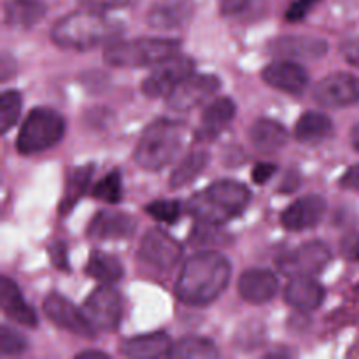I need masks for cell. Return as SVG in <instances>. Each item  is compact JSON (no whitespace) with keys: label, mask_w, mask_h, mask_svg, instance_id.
I'll return each instance as SVG.
<instances>
[{"label":"cell","mask_w":359,"mask_h":359,"mask_svg":"<svg viewBox=\"0 0 359 359\" xmlns=\"http://www.w3.org/2000/svg\"><path fill=\"white\" fill-rule=\"evenodd\" d=\"M221 90V81L212 74H191L167 97V107L186 112L198 107Z\"/></svg>","instance_id":"30bf717a"},{"label":"cell","mask_w":359,"mask_h":359,"mask_svg":"<svg viewBox=\"0 0 359 359\" xmlns=\"http://www.w3.org/2000/svg\"><path fill=\"white\" fill-rule=\"evenodd\" d=\"M326 212V200L321 195H305L294 200L280 214V223L286 230L302 231L318 226Z\"/></svg>","instance_id":"9a60e30c"},{"label":"cell","mask_w":359,"mask_h":359,"mask_svg":"<svg viewBox=\"0 0 359 359\" xmlns=\"http://www.w3.org/2000/svg\"><path fill=\"white\" fill-rule=\"evenodd\" d=\"M21 105H23V102H21L20 91H4L2 97H0V132L7 133L16 125L21 114Z\"/></svg>","instance_id":"1f68e13d"},{"label":"cell","mask_w":359,"mask_h":359,"mask_svg":"<svg viewBox=\"0 0 359 359\" xmlns=\"http://www.w3.org/2000/svg\"><path fill=\"white\" fill-rule=\"evenodd\" d=\"M340 186L346 189H353V191H359V163L353 165L344 172L340 177Z\"/></svg>","instance_id":"7bdbcfd3"},{"label":"cell","mask_w":359,"mask_h":359,"mask_svg":"<svg viewBox=\"0 0 359 359\" xmlns=\"http://www.w3.org/2000/svg\"><path fill=\"white\" fill-rule=\"evenodd\" d=\"M49 258H51L53 266H56L58 270H63V272H69V258H67V245L65 242H53L48 249Z\"/></svg>","instance_id":"8d00e7d4"},{"label":"cell","mask_w":359,"mask_h":359,"mask_svg":"<svg viewBox=\"0 0 359 359\" xmlns=\"http://www.w3.org/2000/svg\"><path fill=\"white\" fill-rule=\"evenodd\" d=\"M342 55L351 65L359 67V37L349 39L342 44Z\"/></svg>","instance_id":"b9f144b4"},{"label":"cell","mask_w":359,"mask_h":359,"mask_svg":"<svg viewBox=\"0 0 359 359\" xmlns=\"http://www.w3.org/2000/svg\"><path fill=\"white\" fill-rule=\"evenodd\" d=\"M251 202L248 186L237 181H216L188 200V212L198 221L224 224L241 216Z\"/></svg>","instance_id":"3957f363"},{"label":"cell","mask_w":359,"mask_h":359,"mask_svg":"<svg viewBox=\"0 0 359 359\" xmlns=\"http://www.w3.org/2000/svg\"><path fill=\"white\" fill-rule=\"evenodd\" d=\"M195 70L193 58L184 55H174L158 63L156 69L142 81L140 90L147 98H167L182 81Z\"/></svg>","instance_id":"ba28073f"},{"label":"cell","mask_w":359,"mask_h":359,"mask_svg":"<svg viewBox=\"0 0 359 359\" xmlns=\"http://www.w3.org/2000/svg\"><path fill=\"white\" fill-rule=\"evenodd\" d=\"M251 6V0H219V13L223 16H238Z\"/></svg>","instance_id":"ab89813d"},{"label":"cell","mask_w":359,"mask_h":359,"mask_svg":"<svg viewBox=\"0 0 359 359\" xmlns=\"http://www.w3.org/2000/svg\"><path fill=\"white\" fill-rule=\"evenodd\" d=\"M172 344L165 332L147 333V335H137L128 340H123L119 346V353L126 358H160L168 356Z\"/></svg>","instance_id":"cb8c5ba5"},{"label":"cell","mask_w":359,"mask_h":359,"mask_svg":"<svg viewBox=\"0 0 359 359\" xmlns=\"http://www.w3.org/2000/svg\"><path fill=\"white\" fill-rule=\"evenodd\" d=\"M340 249H342V255L346 258L353 259V262H359V231L346 235L342 244H340Z\"/></svg>","instance_id":"60d3db41"},{"label":"cell","mask_w":359,"mask_h":359,"mask_svg":"<svg viewBox=\"0 0 359 359\" xmlns=\"http://www.w3.org/2000/svg\"><path fill=\"white\" fill-rule=\"evenodd\" d=\"M121 34L123 25L119 21L104 16L98 11H76L56 21L51 39L63 49L88 51L112 42Z\"/></svg>","instance_id":"7a4b0ae2"},{"label":"cell","mask_w":359,"mask_h":359,"mask_svg":"<svg viewBox=\"0 0 359 359\" xmlns=\"http://www.w3.org/2000/svg\"><path fill=\"white\" fill-rule=\"evenodd\" d=\"M2 63V81H7V69H9V65H13V60H11V56L7 53H4Z\"/></svg>","instance_id":"bcb514c9"},{"label":"cell","mask_w":359,"mask_h":359,"mask_svg":"<svg viewBox=\"0 0 359 359\" xmlns=\"http://www.w3.org/2000/svg\"><path fill=\"white\" fill-rule=\"evenodd\" d=\"M279 291L276 273L265 269H249L238 279V293L249 304H266Z\"/></svg>","instance_id":"ac0fdd59"},{"label":"cell","mask_w":359,"mask_h":359,"mask_svg":"<svg viewBox=\"0 0 359 359\" xmlns=\"http://www.w3.org/2000/svg\"><path fill=\"white\" fill-rule=\"evenodd\" d=\"M191 14V4L186 0H165L147 13V25L156 30H174L184 27Z\"/></svg>","instance_id":"7402d4cb"},{"label":"cell","mask_w":359,"mask_h":359,"mask_svg":"<svg viewBox=\"0 0 359 359\" xmlns=\"http://www.w3.org/2000/svg\"><path fill=\"white\" fill-rule=\"evenodd\" d=\"M333 132L332 119L318 111H309L300 116L294 126V139L304 144H316L328 139Z\"/></svg>","instance_id":"484cf974"},{"label":"cell","mask_w":359,"mask_h":359,"mask_svg":"<svg viewBox=\"0 0 359 359\" xmlns=\"http://www.w3.org/2000/svg\"><path fill=\"white\" fill-rule=\"evenodd\" d=\"M91 195L97 200H102L105 203H119L123 198V181H121V172L112 170L105 174L97 184L93 186Z\"/></svg>","instance_id":"4dcf8cb0"},{"label":"cell","mask_w":359,"mask_h":359,"mask_svg":"<svg viewBox=\"0 0 359 359\" xmlns=\"http://www.w3.org/2000/svg\"><path fill=\"white\" fill-rule=\"evenodd\" d=\"M209 161L210 156L207 151H193V153H189L188 156L182 158L181 163L172 170L170 181H168L170 188L179 189L182 188V186L191 184V182L205 170Z\"/></svg>","instance_id":"83f0119b"},{"label":"cell","mask_w":359,"mask_h":359,"mask_svg":"<svg viewBox=\"0 0 359 359\" xmlns=\"http://www.w3.org/2000/svg\"><path fill=\"white\" fill-rule=\"evenodd\" d=\"M181 39L170 37H139L132 41L114 42L104 53L107 65L118 69H140L158 65L181 49Z\"/></svg>","instance_id":"5b68a950"},{"label":"cell","mask_w":359,"mask_h":359,"mask_svg":"<svg viewBox=\"0 0 359 359\" xmlns=\"http://www.w3.org/2000/svg\"><path fill=\"white\" fill-rule=\"evenodd\" d=\"M219 351L216 349L214 342L202 339V337H186L172 344L168 351V358H217Z\"/></svg>","instance_id":"f546056e"},{"label":"cell","mask_w":359,"mask_h":359,"mask_svg":"<svg viewBox=\"0 0 359 359\" xmlns=\"http://www.w3.org/2000/svg\"><path fill=\"white\" fill-rule=\"evenodd\" d=\"M249 140L262 154H273L287 142V132L279 121L262 118L249 128Z\"/></svg>","instance_id":"603a6c76"},{"label":"cell","mask_w":359,"mask_h":359,"mask_svg":"<svg viewBox=\"0 0 359 359\" xmlns=\"http://www.w3.org/2000/svg\"><path fill=\"white\" fill-rule=\"evenodd\" d=\"M237 114V105L231 98L219 97L210 102L202 112V123L196 130V139L209 142L219 137V133L231 123Z\"/></svg>","instance_id":"d6986e66"},{"label":"cell","mask_w":359,"mask_h":359,"mask_svg":"<svg viewBox=\"0 0 359 359\" xmlns=\"http://www.w3.org/2000/svg\"><path fill=\"white\" fill-rule=\"evenodd\" d=\"M266 339V333L263 325L259 323L251 321L245 323L244 326H241V330H237L235 333V347L242 351H252L258 349L263 346Z\"/></svg>","instance_id":"d6a6232c"},{"label":"cell","mask_w":359,"mask_h":359,"mask_svg":"<svg viewBox=\"0 0 359 359\" xmlns=\"http://www.w3.org/2000/svg\"><path fill=\"white\" fill-rule=\"evenodd\" d=\"M272 56L290 60H319L328 53V42L319 37L305 35H283L276 37L266 46Z\"/></svg>","instance_id":"5bb4252c"},{"label":"cell","mask_w":359,"mask_h":359,"mask_svg":"<svg viewBox=\"0 0 359 359\" xmlns=\"http://www.w3.org/2000/svg\"><path fill=\"white\" fill-rule=\"evenodd\" d=\"M83 312L97 332H112L123 318V298L114 287L98 286L84 300Z\"/></svg>","instance_id":"9c48e42d"},{"label":"cell","mask_w":359,"mask_h":359,"mask_svg":"<svg viewBox=\"0 0 359 359\" xmlns=\"http://www.w3.org/2000/svg\"><path fill=\"white\" fill-rule=\"evenodd\" d=\"M65 135V121L55 109L35 107L28 112L16 139L20 154H35L56 146Z\"/></svg>","instance_id":"8992f818"},{"label":"cell","mask_w":359,"mask_h":359,"mask_svg":"<svg viewBox=\"0 0 359 359\" xmlns=\"http://www.w3.org/2000/svg\"><path fill=\"white\" fill-rule=\"evenodd\" d=\"M182 251L184 249L174 237L165 233L160 228H153V230H147V233L140 241L139 258L146 265L167 272L177 265L179 259L182 258Z\"/></svg>","instance_id":"8fae6325"},{"label":"cell","mask_w":359,"mask_h":359,"mask_svg":"<svg viewBox=\"0 0 359 359\" xmlns=\"http://www.w3.org/2000/svg\"><path fill=\"white\" fill-rule=\"evenodd\" d=\"M42 0H7L4 4V23L13 28H32L46 16Z\"/></svg>","instance_id":"d4e9b609"},{"label":"cell","mask_w":359,"mask_h":359,"mask_svg":"<svg viewBox=\"0 0 359 359\" xmlns=\"http://www.w3.org/2000/svg\"><path fill=\"white\" fill-rule=\"evenodd\" d=\"M146 212L153 219L174 224L182 214V202H179V200H156V202L147 203Z\"/></svg>","instance_id":"836d02e7"},{"label":"cell","mask_w":359,"mask_h":359,"mask_svg":"<svg viewBox=\"0 0 359 359\" xmlns=\"http://www.w3.org/2000/svg\"><path fill=\"white\" fill-rule=\"evenodd\" d=\"M330 259H332V251L328 245L321 241H312L279 256L277 266L290 279L291 277H314L328 266Z\"/></svg>","instance_id":"52a82bcc"},{"label":"cell","mask_w":359,"mask_h":359,"mask_svg":"<svg viewBox=\"0 0 359 359\" xmlns=\"http://www.w3.org/2000/svg\"><path fill=\"white\" fill-rule=\"evenodd\" d=\"M93 165H83V167H76L69 172L65 189H63V196L60 200V214L62 216L70 212L76 207V203L83 198L84 193L88 191L91 177H93Z\"/></svg>","instance_id":"4316f807"},{"label":"cell","mask_w":359,"mask_h":359,"mask_svg":"<svg viewBox=\"0 0 359 359\" xmlns=\"http://www.w3.org/2000/svg\"><path fill=\"white\" fill-rule=\"evenodd\" d=\"M351 140H353V146L359 151V125L354 126L353 133H351Z\"/></svg>","instance_id":"7dc6e473"},{"label":"cell","mask_w":359,"mask_h":359,"mask_svg":"<svg viewBox=\"0 0 359 359\" xmlns=\"http://www.w3.org/2000/svg\"><path fill=\"white\" fill-rule=\"evenodd\" d=\"M325 294V287L312 277H291L284 290V300L297 311L311 312L323 304Z\"/></svg>","instance_id":"44dd1931"},{"label":"cell","mask_w":359,"mask_h":359,"mask_svg":"<svg viewBox=\"0 0 359 359\" xmlns=\"http://www.w3.org/2000/svg\"><path fill=\"white\" fill-rule=\"evenodd\" d=\"M221 224H210L200 221L195 228H193L191 235H189V241L195 242L200 245H216L223 244L226 241V235H223L219 231Z\"/></svg>","instance_id":"e575fe53"},{"label":"cell","mask_w":359,"mask_h":359,"mask_svg":"<svg viewBox=\"0 0 359 359\" xmlns=\"http://www.w3.org/2000/svg\"><path fill=\"white\" fill-rule=\"evenodd\" d=\"M28 349V342L23 335L13 332L7 326L0 328V354L2 356H18Z\"/></svg>","instance_id":"d590c367"},{"label":"cell","mask_w":359,"mask_h":359,"mask_svg":"<svg viewBox=\"0 0 359 359\" xmlns=\"http://www.w3.org/2000/svg\"><path fill=\"white\" fill-rule=\"evenodd\" d=\"M184 132V125L174 119H158L151 123L137 142L133 160L144 170H161L181 153Z\"/></svg>","instance_id":"277c9868"},{"label":"cell","mask_w":359,"mask_h":359,"mask_svg":"<svg viewBox=\"0 0 359 359\" xmlns=\"http://www.w3.org/2000/svg\"><path fill=\"white\" fill-rule=\"evenodd\" d=\"M42 307H44L46 318L58 328L67 330L74 335L84 337V339H93L97 335V330L88 323L83 309H77L72 302H69L62 294H48Z\"/></svg>","instance_id":"4fadbf2b"},{"label":"cell","mask_w":359,"mask_h":359,"mask_svg":"<svg viewBox=\"0 0 359 359\" xmlns=\"http://www.w3.org/2000/svg\"><path fill=\"white\" fill-rule=\"evenodd\" d=\"M277 172L276 163H269V161H262V163H256V167L252 168V182L256 184H265L270 179L273 177V174Z\"/></svg>","instance_id":"f35d334b"},{"label":"cell","mask_w":359,"mask_h":359,"mask_svg":"<svg viewBox=\"0 0 359 359\" xmlns=\"http://www.w3.org/2000/svg\"><path fill=\"white\" fill-rule=\"evenodd\" d=\"M262 77L269 86L287 95H297V97L307 90L309 81H311V76L304 67L283 58L266 65L263 69Z\"/></svg>","instance_id":"2e32d148"},{"label":"cell","mask_w":359,"mask_h":359,"mask_svg":"<svg viewBox=\"0 0 359 359\" xmlns=\"http://www.w3.org/2000/svg\"><path fill=\"white\" fill-rule=\"evenodd\" d=\"M79 359H107L109 356L102 351H83V353L77 354Z\"/></svg>","instance_id":"f6af8a7d"},{"label":"cell","mask_w":359,"mask_h":359,"mask_svg":"<svg viewBox=\"0 0 359 359\" xmlns=\"http://www.w3.org/2000/svg\"><path fill=\"white\" fill-rule=\"evenodd\" d=\"M319 0H297L290 6L286 13V20L291 21V23H297V21H302L309 13H311L312 7L318 4Z\"/></svg>","instance_id":"74e56055"},{"label":"cell","mask_w":359,"mask_h":359,"mask_svg":"<svg viewBox=\"0 0 359 359\" xmlns=\"http://www.w3.org/2000/svg\"><path fill=\"white\" fill-rule=\"evenodd\" d=\"M314 100L333 109L359 104V77L349 72L330 74L314 88Z\"/></svg>","instance_id":"7c38bea8"},{"label":"cell","mask_w":359,"mask_h":359,"mask_svg":"<svg viewBox=\"0 0 359 359\" xmlns=\"http://www.w3.org/2000/svg\"><path fill=\"white\" fill-rule=\"evenodd\" d=\"M0 307L4 314L16 321L18 325L27 326V328L37 326L39 319L35 311L25 302L18 284L6 276L0 279Z\"/></svg>","instance_id":"ffe728a7"},{"label":"cell","mask_w":359,"mask_h":359,"mask_svg":"<svg viewBox=\"0 0 359 359\" xmlns=\"http://www.w3.org/2000/svg\"><path fill=\"white\" fill-rule=\"evenodd\" d=\"M231 265L217 251H200L186 259L175 283L179 300L191 307H205L221 297L230 283Z\"/></svg>","instance_id":"6da1fadb"},{"label":"cell","mask_w":359,"mask_h":359,"mask_svg":"<svg viewBox=\"0 0 359 359\" xmlns=\"http://www.w3.org/2000/svg\"><path fill=\"white\" fill-rule=\"evenodd\" d=\"M84 272L91 277V279H97L98 283L104 284H112L118 283L123 277V265L119 263V259L116 256L107 255V252L102 251H93L91 252L90 259H88V265L84 269Z\"/></svg>","instance_id":"f1b7e54d"},{"label":"cell","mask_w":359,"mask_h":359,"mask_svg":"<svg viewBox=\"0 0 359 359\" xmlns=\"http://www.w3.org/2000/svg\"><path fill=\"white\" fill-rule=\"evenodd\" d=\"M298 184H300V177H298V174H294L293 170L290 172V174L284 177V182L279 186V191L283 193H293L294 189L298 188Z\"/></svg>","instance_id":"ee69618b"},{"label":"cell","mask_w":359,"mask_h":359,"mask_svg":"<svg viewBox=\"0 0 359 359\" xmlns=\"http://www.w3.org/2000/svg\"><path fill=\"white\" fill-rule=\"evenodd\" d=\"M137 230L135 217L118 210H102L88 224V237L93 241H123Z\"/></svg>","instance_id":"e0dca14e"}]
</instances>
